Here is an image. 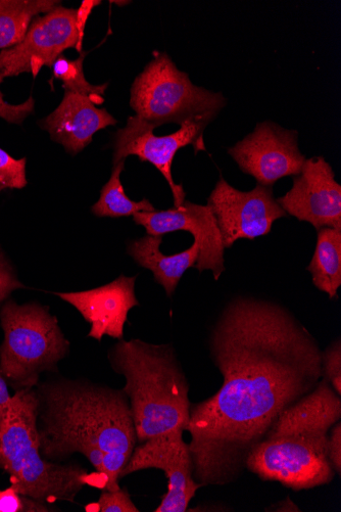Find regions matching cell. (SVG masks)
Here are the masks:
<instances>
[{"label":"cell","instance_id":"24","mask_svg":"<svg viewBox=\"0 0 341 512\" xmlns=\"http://www.w3.org/2000/svg\"><path fill=\"white\" fill-rule=\"evenodd\" d=\"M53 511L45 503L20 494L11 486L0 491V512H47Z\"/></svg>","mask_w":341,"mask_h":512},{"label":"cell","instance_id":"21","mask_svg":"<svg viewBox=\"0 0 341 512\" xmlns=\"http://www.w3.org/2000/svg\"><path fill=\"white\" fill-rule=\"evenodd\" d=\"M125 169V161L114 165L112 176L104 186L99 202L92 206L91 211L97 217H129L138 212H155L156 208L148 199L141 202L131 201L125 194L121 182V174Z\"/></svg>","mask_w":341,"mask_h":512},{"label":"cell","instance_id":"16","mask_svg":"<svg viewBox=\"0 0 341 512\" xmlns=\"http://www.w3.org/2000/svg\"><path fill=\"white\" fill-rule=\"evenodd\" d=\"M340 418L341 397L322 378L312 392L280 413L265 439L303 438L327 443Z\"/></svg>","mask_w":341,"mask_h":512},{"label":"cell","instance_id":"27","mask_svg":"<svg viewBox=\"0 0 341 512\" xmlns=\"http://www.w3.org/2000/svg\"><path fill=\"white\" fill-rule=\"evenodd\" d=\"M4 77L0 75V85H2ZM35 101L30 97L25 103L20 105H11L4 100L3 92L0 91V118L9 123L21 125L26 118L33 113Z\"/></svg>","mask_w":341,"mask_h":512},{"label":"cell","instance_id":"18","mask_svg":"<svg viewBox=\"0 0 341 512\" xmlns=\"http://www.w3.org/2000/svg\"><path fill=\"white\" fill-rule=\"evenodd\" d=\"M163 237H145L133 241L128 246V254L141 267L153 272L155 281L161 285L167 296L172 298L180 279L191 267H196L200 256V244L194 242L187 250L165 255L161 252Z\"/></svg>","mask_w":341,"mask_h":512},{"label":"cell","instance_id":"32","mask_svg":"<svg viewBox=\"0 0 341 512\" xmlns=\"http://www.w3.org/2000/svg\"><path fill=\"white\" fill-rule=\"evenodd\" d=\"M267 511H301V509L287 497L284 501L274 504Z\"/></svg>","mask_w":341,"mask_h":512},{"label":"cell","instance_id":"12","mask_svg":"<svg viewBox=\"0 0 341 512\" xmlns=\"http://www.w3.org/2000/svg\"><path fill=\"white\" fill-rule=\"evenodd\" d=\"M228 153L243 173L270 188L283 177L299 175L306 161L299 149L298 132L272 122L258 124Z\"/></svg>","mask_w":341,"mask_h":512},{"label":"cell","instance_id":"8","mask_svg":"<svg viewBox=\"0 0 341 512\" xmlns=\"http://www.w3.org/2000/svg\"><path fill=\"white\" fill-rule=\"evenodd\" d=\"M215 119L208 116L192 119L183 123L180 129L166 136H157L155 128L139 117H129L126 127L119 129L115 135L114 165L125 161L129 156H136L141 162L154 165L170 185L174 207H180L186 201L183 186L176 184L172 175V165L178 151L192 146L196 154L206 151L204 132Z\"/></svg>","mask_w":341,"mask_h":512},{"label":"cell","instance_id":"5","mask_svg":"<svg viewBox=\"0 0 341 512\" xmlns=\"http://www.w3.org/2000/svg\"><path fill=\"white\" fill-rule=\"evenodd\" d=\"M5 340L0 346V371L19 390H32L44 371H56L70 343L59 320L36 303L7 302L0 310Z\"/></svg>","mask_w":341,"mask_h":512},{"label":"cell","instance_id":"31","mask_svg":"<svg viewBox=\"0 0 341 512\" xmlns=\"http://www.w3.org/2000/svg\"><path fill=\"white\" fill-rule=\"evenodd\" d=\"M12 397L13 396L9 391L8 382L2 374V371H0V417H2L6 412Z\"/></svg>","mask_w":341,"mask_h":512},{"label":"cell","instance_id":"23","mask_svg":"<svg viewBox=\"0 0 341 512\" xmlns=\"http://www.w3.org/2000/svg\"><path fill=\"white\" fill-rule=\"evenodd\" d=\"M26 165V158L15 159L0 149V192L26 188L28 184Z\"/></svg>","mask_w":341,"mask_h":512},{"label":"cell","instance_id":"6","mask_svg":"<svg viewBox=\"0 0 341 512\" xmlns=\"http://www.w3.org/2000/svg\"><path fill=\"white\" fill-rule=\"evenodd\" d=\"M225 105L222 93L194 85L165 53L155 52L153 61L131 87V108L155 129L168 123L182 125L192 119L216 118Z\"/></svg>","mask_w":341,"mask_h":512},{"label":"cell","instance_id":"9","mask_svg":"<svg viewBox=\"0 0 341 512\" xmlns=\"http://www.w3.org/2000/svg\"><path fill=\"white\" fill-rule=\"evenodd\" d=\"M184 429L178 428L136 445L120 480L144 470H160L168 480V492L156 512H185L202 486L193 479V462Z\"/></svg>","mask_w":341,"mask_h":512},{"label":"cell","instance_id":"20","mask_svg":"<svg viewBox=\"0 0 341 512\" xmlns=\"http://www.w3.org/2000/svg\"><path fill=\"white\" fill-rule=\"evenodd\" d=\"M60 4L55 0H0V50L20 44L33 20Z\"/></svg>","mask_w":341,"mask_h":512},{"label":"cell","instance_id":"15","mask_svg":"<svg viewBox=\"0 0 341 512\" xmlns=\"http://www.w3.org/2000/svg\"><path fill=\"white\" fill-rule=\"evenodd\" d=\"M136 276H119L106 286L73 293H56L76 308L91 324L88 337L102 342L105 336L124 340V327L131 309L139 306L135 296Z\"/></svg>","mask_w":341,"mask_h":512},{"label":"cell","instance_id":"22","mask_svg":"<svg viewBox=\"0 0 341 512\" xmlns=\"http://www.w3.org/2000/svg\"><path fill=\"white\" fill-rule=\"evenodd\" d=\"M85 53H81L80 57L71 61L61 56L54 64V77L63 82L65 91L77 93L89 98L95 105L104 103L103 96L108 88V84L92 85L85 79L83 71V62Z\"/></svg>","mask_w":341,"mask_h":512},{"label":"cell","instance_id":"19","mask_svg":"<svg viewBox=\"0 0 341 512\" xmlns=\"http://www.w3.org/2000/svg\"><path fill=\"white\" fill-rule=\"evenodd\" d=\"M318 231L314 256L308 266L314 286L337 299L341 287V230L321 228Z\"/></svg>","mask_w":341,"mask_h":512},{"label":"cell","instance_id":"11","mask_svg":"<svg viewBox=\"0 0 341 512\" xmlns=\"http://www.w3.org/2000/svg\"><path fill=\"white\" fill-rule=\"evenodd\" d=\"M77 10L58 6L31 23L23 41L0 53V75L16 77L31 73L37 77L43 67H53L68 49H77Z\"/></svg>","mask_w":341,"mask_h":512},{"label":"cell","instance_id":"25","mask_svg":"<svg viewBox=\"0 0 341 512\" xmlns=\"http://www.w3.org/2000/svg\"><path fill=\"white\" fill-rule=\"evenodd\" d=\"M322 374L336 394L341 396V342L339 339L322 352Z\"/></svg>","mask_w":341,"mask_h":512},{"label":"cell","instance_id":"7","mask_svg":"<svg viewBox=\"0 0 341 512\" xmlns=\"http://www.w3.org/2000/svg\"><path fill=\"white\" fill-rule=\"evenodd\" d=\"M327 443L303 438L264 439L250 452L246 471L297 492L328 485L335 472L327 457Z\"/></svg>","mask_w":341,"mask_h":512},{"label":"cell","instance_id":"4","mask_svg":"<svg viewBox=\"0 0 341 512\" xmlns=\"http://www.w3.org/2000/svg\"><path fill=\"white\" fill-rule=\"evenodd\" d=\"M38 398L33 390H19L0 417V470L11 486L42 503H74L85 486L106 490L108 478L89 474L76 464L46 460L37 429Z\"/></svg>","mask_w":341,"mask_h":512},{"label":"cell","instance_id":"29","mask_svg":"<svg viewBox=\"0 0 341 512\" xmlns=\"http://www.w3.org/2000/svg\"><path fill=\"white\" fill-rule=\"evenodd\" d=\"M327 457L332 464L335 474H341V423L337 422L330 430L328 437Z\"/></svg>","mask_w":341,"mask_h":512},{"label":"cell","instance_id":"26","mask_svg":"<svg viewBox=\"0 0 341 512\" xmlns=\"http://www.w3.org/2000/svg\"><path fill=\"white\" fill-rule=\"evenodd\" d=\"M94 511L99 512H139L126 489L104 490Z\"/></svg>","mask_w":341,"mask_h":512},{"label":"cell","instance_id":"28","mask_svg":"<svg viewBox=\"0 0 341 512\" xmlns=\"http://www.w3.org/2000/svg\"><path fill=\"white\" fill-rule=\"evenodd\" d=\"M12 267L6 258L0 253V304L9 298L16 290L23 289Z\"/></svg>","mask_w":341,"mask_h":512},{"label":"cell","instance_id":"10","mask_svg":"<svg viewBox=\"0 0 341 512\" xmlns=\"http://www.w3.org/2000/svg\"><path fill=\"white\" fill-rule=\"evenodd\" d=\"M208 206L216 218L225 249L239 240L253 241L267 236L276 220L287 217L270 186L258 184L251 192H241L222 176Z\"/></svg>","mask_w":341,"mask_h":512},{"label":"cell","instance_id":"13","mask_svg":"<svg viewBox=\"0 0 341 512\" xmlns=\"http://www.w3.org/2000/svg\"><path fill=\"white\" fill-rule=\"evenodd\" d=\"M277 202L287 215L309 222L317 230H341V186L322 157L306 160L301 173L294 176L292 189Z\"/></svg>","mask_w":341,"mask_h":512},{"label":"cell","instance_id":"30","mask_svg":"<svg viewBox=\"0 0 341 512\" xmlns=\"http://www.w3.org/2000/svg\"><path fill=\"white\" fill-rule=\"evenodd\" d=\"M102 4V2H99V0H84L82 2V5L77 10L76 15V22H77V29L79 32V44L77 46L78 53L82 52V43H83V36H84V29L87 23V20L89 16L91 15V12L94 8L99 7Z\"/></svg>","mask_w":341,"mask_h":512},{"label":"cell","instance_id":"2","mask_svg":"<svg viewBox=\"0 0 341 512\" xmlns=\"http://www.w3.org/2000/svg\"><path fill=\"white\" fill-rule=\"evenodd\" d=\"M37 429L42 456L61 463L79 453L108 478L119 481L138 444L129 400L122 389L87 380L58 379L40 386Z\"/></svg>","mask_w":341,"mask_h":512},{"label":"cell","instance_id":"17","mask_svg":"<svg viewBox=\"0 0 341 512\" xmlns=\"http://www.w3.org/2000/svg\"><path fill=\"white\" fill-rule=\"evenodd\" d=\"M116 124L117 120L107 110L97 108L89 98L69 91H65L55 112L39 122L53 141L63 145L72 155L83 151L97 131Z\"/></svg>","mask_w":341,"mask_h":512},{"label":"cell","instance_id":"1","mask_svg":"<svg viewBox=\"0 0 341 512\" xmlns=\"http://www.w3.org/2000/svg\"><path fill=\"white\" fill-rule=\"evenodd\" d=\"M209 348L223 383L212 397L191 404L185 430L193 479L202 487L235 483L280 413L323 378L315 338L269 300L232 299L214 324Z\"/></svg>","mask_w":341,"mask_h":512},{"label":"cell","instance_id":"14","mask_svg":"<svg viewBox=\"0 0 341 512\" xmlns=\"http://www.w3.org/2000/svg\"><path fill=\"white\" fill-rule=\"evenodd\" d=\"M134 222L143 226L149 236L159 237L175 231H187L200 244L196 267L200 272L211 270L218 282L225 271L221 232L209 206L185 201L180 207L166 211L138 212Z\"/></svg>","mask_w":341,"mask_h":512},{"label":"cell","instance_id":"3","mask_svg":"<svg viewBox=\"0 0 341 512\" xmlns=\"http://www.w3.org/2000/svg\"><path fill=\"white\" fill-rule=\"evenodd\" d=\"M126 394L138 443L174 429L186 430L191 402L189 384L172 345L139 339L119 341L109 353Z\"/></svg>","mask_w":341,"mask_h":512}]
</instances>
